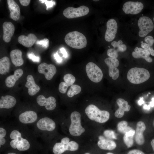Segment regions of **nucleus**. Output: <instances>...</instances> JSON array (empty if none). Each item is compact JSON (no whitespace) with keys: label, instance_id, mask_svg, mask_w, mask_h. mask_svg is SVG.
Returning a JSON list of instances; mask_svg holds the SVG:
<instances>
[{"label":"nucleus","instance_id":"obj_42","mask_svg":"<svg viewBox=\"0 0 154 154\" xmlns=\"http://www.w3.org/2000/svg\"><path fill=\"white\" fill-rule=\"evenodd\" d=\"M144 40L147 44L151 46H152L154 42V39L151 36L146 37L144 39Z\"/></svg>","mask_w":154,"mask_h":154},{"label":"nucleus","instance_id":"obj_52","mask_svg":"<svg viewBox=\"0 0 154 154\" xmlns=\"http://www.w3.org/2000/svg\"><path fill=\"white\" fill-rule=\"evenodd\" d=\"M98 138L99 140H102L105 139L104 137L102 136H99Z\"/></svg>","mask_w":154,"mask_h":154},{"label":"nucleus","instance_id":"obj_38","mask_svg":"<svg viewBox=\"0 0 154 154\" xmlns=\"http://www.w3.org/2000/svg\"><path fill=\"white\" fill-rule=\"evenodd\" d=\"M141 46L143 49L149 51L151 55L154 56V50L153 49L152 46L144 42L141 44Z\"/></svg>","mask_w":154,"mask_h":154},{"label":"nucleus","instance_id":"obj_44","mask_svg":"<svg viewBox=\"0 0 154 154\" xmlns=\"http://www.w3.org/2000/svg\"><path fill=\"white\" fill-rule=\"evenodd\" d=\"M19 2L23 6H26L28 5L31 1L30 0H20Z\"/></svg>","mask_w":154,"mask_h":154},{"label":"nucleus","instance_id":"obj_37","mask_svg":"<svg viewBox=\"0 0 154 154\" xmlns=\"http://www.w3.org/2000/svg\"><path fill=\"white\" fill-rule=\"evenodd\" d=\"M68 86L65 82H61L59 85V90L61 93L64 94L66 92Z\"/></svg>","mask_w":154,"mask_h":154},{"label":"nucleus","instance_id":"obj_28","mask_svg":"<svg viewBox=\"0 0 154 154\" xmlns=\"http://www.w3.org/2000/svg\"><path fill=\"white\" fill-rule=\"evenodd\" d=\"M10 60L7 56H4L0 59V73L4 74L8 72L10 66Z\"/></svg>","mask_w":154,"mask_h":154},{"label":"nucleus","instance_id":"obj_32","mask_svg":"<svg viewBox=\"0 0 154 154\" xmlns=\"http://www.w3.org/2000/svg\"><path fill=\"white\" fill-rule=\"evenodd\" d=\"M63 79L65 82L68 86L73 85L76 80L75 77L70 74H68L64 75Z\"/></svg>","mask_w":154,"mask_h":154},{"label":"nucleus","instance_id":"obj_49","mask_svg":"<svg viewBox=\"0 0 154 154\" xmlns=\"http://www.w3.org/2000/svg\"><path fill=\"white\" fill-rule=\"evenodd\" d=\"M151 144L153 150L154 151V139L151 140Z\"/></svg>","mask_w":154,"mask_h":154},{"label":"nucleus","instance_id":"obj_34","mask_svg":"<svg viewBox=\"0 0 154 154\" xmlns=\"http://www.w3.org/2000/svg\"><path fill=\"white\" fill-rule=\"evenodd\" d=\"M133 136H130L124 134L123 137V142L128 148L132 147L133 144Z\"/></svg>","mask_w":154,"mask_h":154},{"label":"nucleus","instance_id":"obj_21","mask_svg":"<svg viewBox=\"0 0 154 154\" xmlns=\"http://www.w3.org/2000/svg\"><path fill=\"white\" fill-rule=\"evenodd\" d=\"M37 38L33 34L30 33L28 36L21 35L17 38L18 42L23 45L27 47H31L36 42Z\"/></svg>","mask_w":154,"mask_h":154},{"label":"nucleus","instance_id":"obj_40","mask_svg":"<svg viewBox=\"0 0 154 154\" xmlns=\"http://www.w3.org/2000/svg\"><path fill=\"white\" fill-rule=\"evenodd\" d=\"M39 1L42 3H45L46 7V9L52 7L55 5V2L54 1L51 0H40Z\"/></svg>","mask_w":154,"mask_h":154},{"label":"nucleus","instance_id":"obj_8","mask_svg":"<svg viewBox=\"0 0 154 154\" xmlns=\"http://www.w3.org/2000/svg\"><path fill=\"white\" fill-rule=\"evenodd\" d=\"M89 11V8L84 5L77 8L69 7L63 11L64 15L68 19L80 17L87 15Z\"/></svg>","mask_w":154,"mask_h":154},{"label":"nucleus","instance_id":"obj_16","mask_svg":"<svg viewBox=\"0 0 154 154\" xmlns=\"http://www.w3.org/2000/svg\"><path fill=\"white\" fill-rule=\"evenodd\" d=\"M18 120L23 124H31L37 121L38 119L37 114L31 110L25 111L21 113L18 116Z\"/></svg>","mask_w":154,"mask_h":154},{"label":"nucleus","instance_id":"obj_45","mask_svg":"<svg viewBox=\"0 0 154 154\" xmlns=\"http://www.w3.org/2000/svg\"><path fill=\"white\" fill-rule=\"evenodd\" d=\"M54 57L57 62L60 63L62 62V58L60 57L57 52L54 54Z\"/></svg>","mask_w":154,"mask_h":154},{"label":"nucleus","instance_id":"obj_5","mask_svg":"<svg viewBox=\"0 0 154 154\" xmlns=\"http://www.w3.org/2000/svg\"><path fill=\"white\" fill-rule=\"evenodd\" d=\"M70 118L71 123L69 127L70 133L74 136H80L85 131L81 125V114L78 112L74 111L71 114Z\"/></svg>","mask_w":154,"mask_h":154},{"label":"nucleus","instance_id":"obj_17","mask_svg":"<svg viewBox=\"0 0 154 154\" xmlns=\"http://www.w3.org/2000/svg\"><path fill=\"white\" fill-rule=\"evenodd\" d=\"M146 128L145 125L143 122L139 121L137 123L134 137L135 141L138 145H142L145 142L143 133Z\"/></svg>","mask_w":154,"mask_h":154},{"label":"nucleus","instance_id":"obj_29","mask_svg":"<svg viewBox=\"0 0 154 154\" xmlns=\"http://www.w3.org/2000/svg\"><path fill=\"white\" fill-rule=\"evenodd\" d=\"M117 129L119 132L125 134L132 129L130 127L128 126V123L127 121H122L118 123Z\"/></svg>","mask_w":154,"mask_h":154},{"label":"nucleus","instance_id":"obj_25","mask_svg":"<svg viewBox=\"0 0 154 154\" xmlns=\"http://www.w3.org/2000/svg\"><path fill=\"white\" fill-rule=\"evenodd\" d=\"M22 51L19 49H14L10 53V57L13 64L15 66L22 65L24 63V60L22 57Z\"/></svg>","mask_w":154,"mask_h":154},{"label":"nucleus","instance_id":"obj_12","mask_svg":"<svg viewBox=\"0 0 154 154\" xmlns=\"http://www.w3.org/2000/svg\"><path fill=\"white\" fill-rule=\"evenodd\" d=\"M105 63L109 67V76L114 80H116L119 76V70L117 67L119 65V61L116 58L108 57L104 60Z\"/></svg>","mask_w":154,"mask_h":154},{"label":"nucleus","instance_id":"obj_13","mask_svg":"<svg viewBox=\"0 0 154 154\" xmlns=\"http://www.w3.org/2000/svg\"><path fill=\"white\" fill-rule=\"evenodd\" d=\"M106 30L104 38L108 42H111L115 38L117 29V25L116 21L114 19L109 20L106 23Z\"/></svg>","mask_w":154,"mask_h":154},{"label":"nucleus","instance_id":"obj_47","mask_svg":"<svg viewBox=\"0 0 154 154\" xmlns=\"http://www.w3.org/2000/svg\"><path fill=\"white\" fill-rule=\"evenodd\" d=\"M70 139L68 138L65 137L61 139L60 142L64 144H66L68 143Z\"/></svg>","mask_w":154,"mask_h":154},{"label":"nucleus","instance_id":"obj_51","mask_svg":"<svg viewBox=\"0 0 154 154\" xmlns=\"http://www.w3.org/2000/svg\"><path fill=\"white\" fill-rule=\"evenodd\" d=\"M143 108L145 109L146 110H149L150 108V106H147L146 105H145L143 106Z\"/></svg>","mask_w":154,"mask_h":154},{"label":"nucleus","instance_id":"obj_27","mask_svg":"<svg viewBox=\"0 0 154 154\" xmlns=\"http://www.w3.org/2000/svg\"><path fill=\"white\" fill-rule=\"evenodd\" d=\"M97 144L100 148L104 150H112L116 147V143L114 141L105 139L99 140Z\"/></svg>","mask_w":154,"mask_h":154},{"label":"nucleus","instance_id":"obj_2","mask_svg":"<svg viewBox=\"0 0 154 154\" xmlns=\"http://www.w3.org/2000/svg\"><path fill=\"white\" fill-rule=\"evenodd\" d=\"M64 40L68 45L77 49L85 47L87 44L85 36L82 33L76 31L67 33L65 37Z\"/></svg>","mask_w":154,"mask_h":154},{"label":"nucleus","instance_id":"obj_4","mask_svg":"<svg viewBox=\"0 0 154 154\" xmlns=\"http://www.w3.org/2000/svg\"><path fill=\"white\" fill-rule=\"evenodd\" d=\"M150 76V73L147 69L143 68L134 67L128 71L127 78L131 83L138 84L147 80Z\"/></svg>","mask_w":154,"mask_h":154},{"label":"nucleus","instance_id":"obj_14","mask_svg":"<svg viewBox=\"0 0 154 154\" xmlns=\"http://www.w3.org/2000/svg\"><path fill=\"white\" fill-rule=\"evenodd\" d=\"M38 70L39 73L43 74L48 80L52 79L56 72V67L54 65L45 62L41 63L38 66Z\"/></svg>","mask_w":154,"mask_h":154},{"label":"nucleus","instance_id":"obj_7","mask_svg":"<svg viewBox=\"0 0 154 154\" xmlns=\"http://www.w3.org/2000/svg\"><path fill=\"white\" fill-rule=\"evenodd\" d=\"M138 25L139 29L138 35L141 37H145L151 32L154 28L152 20L147 16H142L139 19Z\"/></svg>","mask_w":154,"mask_h":154},{"label":"nucleus","instance_id":"obj_48","mask_svg":"<svg viewBox=\"0 0 154 154\" xmlns=\"http://www.w3.org/2000/svg\"><path fill=\"white\" fill-rule=\"evenodd\" d=\"M149 106L152 107L154 106V98L152 99V101L150 102Z\"/></svg>","mask_w":154,"mask_h":154},{"label":"nucleus","instance_id":"obj_33","mask_svg":"<svg viewBox=\"0 0 154 154\" xmlns=\"http://www.w3.org/2000/svg\"><path fill=\"white\" fill-rule=\"evenodd\" d=\"M7 132L6 129L2 127H0V147L5 144L6 142Z\"/></svg>","mask_w":154,"mask_h":154},{"label":"nucleus","instance_id":"obj_31","mask_svg":"<svg viewBox=\"0 0 154 154\" xmlns=\"http://www.w3.org/2000/svg\"><path fill=\"white\" fill-rule=\"evenodd\" d=\"M111 44L118 52H123L127 49L126 45L123 44V42L121 40L118 41H114L111 43Z\"/></svg>","mask_w":154,"mask_h":154},{"label":"nucleus","instance_id":"obj_56","mask_svg":"<svg viewBox=\"0 0 154 154\" xmlns=\"http://www.w3.org/2000/svg\"><path fill=\"white\" fill-rule=\"evenodd\" d=\"M84 154H90L89 153H85Z\"/></svg>","mask_w":154,"mask_h":154},{"label":"nucleus","instance_id":"obj_54","mask_svg":"<svg viewBox=\"0 0 154 154\" xmlns=\"http://www.w3.org/2000/svg\"><path fill=\"white\" fill-rule=\"evenodd\" d=\"M106 154H114L112 153L109 152V153H107Z\"/></svg>","mask_w":154,"mask_h":154},{"label":"nucleus","instance_id":"obj_53","mask_svg":"<svg viewBox=\"0 0 154 154\" xmlns=\"http://www.w3.org/2000/svg\"><path fill=\"white\" fill-rule=\"evenodd\" d=\"M7 154H17L13 152H10L8 153Z\"/></svg>","mask_w":154,"mask_h":154},{"label":"nucleus","instance_id":"obj_6","mask_svg":"<svg viewBox=\"0 0 154 154\" xmlns=\"http://www.w3.org/2000/svg\"><path fill=\"white\" fill-rule=\"evenodd\" d=\"M86 71L88 78L92 81L98 83L102 80L103 76L102 72L94 63H88L86 66Z\"/></svg>","mask_w":154,"mask_h":154},{"label":"nucleus","instance_id":"obj_58","mask_svg":"<svg viewBox=\"0 0 154 154\" xmlns=\"http://www.w3.org/2000/svg\"><path fill=\"white\" fill-rule=\"evenodd\" d=\"M153 21H154V17L153 18Z\"/></svg>","mask_w":154,"mask_h":154},{"label":"nucleus","instance_id":"obj_23","mask_svg":"<svg viewBox=\"0 0 154 154\" xmlns=\"http://www.w3.org/2000/svg\"><path fill=\"white\" fill-rule=\"evenodd\" d=\"M27 82L25 86L28 88V92L31 96L36 94L40 90V87L35 82L33 77L31 75H28L27 78Z\"/></svg>","mask_w":154,"mask_h":154},{"label":"nucleus","instance_id":"obj_9","mask_svg":"<svg viewBox=\"0 0 154 154\" xmlns=\"http://www.w3.org/2000/svg\"><path fill=\"white\" fill-rule=\"evenodd\" d=\"M78 143L74 141H70L66 144H64L61 142H58L54 144L52 150L54 154H61L67 150L76 151L78 149Z\"/></svg>","mask_w":154,"mask_h":154},{"label":"nucleus","instance_id":"obj_50","mask_svg":"<svg viewBox=\"0 0 154 154\" xmlns=\"http://www.w3.org/2000/svg\"><path fill=\"white\" fill-rule=\"evenodd\" d=\"M144 102L143 101V99L141 98L138 101V104L139 105H141Z\"/></svg>","mask_w":154,"mask_h":154},{"label":"nucleus","instance_id":"obj_46","mask_svg":"<svg viewBox=\"0 0 154 154\" xmlns=\"http://www.w3.org/2000/svg\"><path fill=\"white\" fill-rule=\"evenodd\" d=\"M61 52L63 54V56L65 58H66L68 57V54L65 50L64 47L61 48L60 49Z\"/></svg>","mask_w":154,"mask_h":154},{"label":"nucleus","instance_id":"obj_24","mask_svg":"<svg viewBox=\"0 0 154 154\" xmlns=\"http://www.w3.org/2000/svg\"><path fill=\"white\" fill-rule=\"evenodd\" d=\"M150 54L148 50L141 48L136 47L134 49V51L132 52L133 56L136 58H142L147 61L151 62L152 61V58L149 56Z\"/></svg>","mask_w":154,"mask_h":154},{"label":"nucleus","instance_id":"obj_15","mask_svg":"<svg viewBox=\"0 0 154 154\" xmlns=\"http://www.w3.org/2000/svg\"><path fill=\"white\" fill-rule=\"evenodd\" d=\"M37 102L40 106H45L48 111L54 110L56 107V100L53 97L50 96L46 98L43 95H40L37 96Z\"/></svg>","mask_w":154,"mask_h":154},{"label":"nucleus","instance_id":"obj_41","mask_svg":"<svg viewBox=\"0 0 154 154\" xmlns=\"http://www.w3.org/2000/svg\"><path fill=\"white\" fill-rule=\"evenodd\" d=\"M28 58L34 62H39L40 61V58L39 56H36L33 52L28 54Z\"/></svg>","mask_w":154,"mask_h":154},{"label":"nucleus","instance_id":"obj_1","mask_svg":"<svg viewBox=\"0 0 154 154\" xmlns=\"http://www.w3.org/2000/svg\"><path fill=\"white\" fill-rule=\"evenodd\" d=\"M9 137L10 145L13 149L23 151L28 150L30 147L29 141L23 137L22 133L17 129H14L11 131Z\"/></svg>","mask_w":154,"mask_h":154},{"label":"nucleus","instance_id":"obj_22","mask_svg":"<svg viewBox=\"0 0 154 154\" xmlns=\"http://www.w3.org/2000/svg\"><path fill=\"white\" fill-rule=\"evenodd\" d=\"M16 103L14 97L9 95L2 96L0 99V108L9 109L13 107Z\"/></svg>","mask_w":154,"mask_h":154},{"label":"nucleus","instance_id":"obj_19","mask_svg":"<svg viewBox=\"0 0 154 154\" xmlns=\"http://www.w3.org/2000/svg\"><path fill=\"white\" fill-rule=\"evenodd\" d=\"M116 102L119 108L116 111L114 115L117 118H121L124 116L125 112H128L130 110L131 106L128 104L127 101L121 98L118 99Z\"/></svg>","mask_w":154,"mask_h":154},{"label":"nucleus","instance_id":"obj_36","mask_svg":"<svg viewBox=\"0 0 154 154\" xmlns=\"http://www.w3.org/2000/svg\"><path fill=\"white\" fill-rule=\"evenodd\" d=\"M118 52L114 48H110L107 51V54L110 57L116 58L118 56Z\"/></svg>","mask_w":154,"mask_h":154},{"label":"nucleus","instance_id":"obj_3","mask_svg":"<svg viewBox=\"0 0 154 154\" xmlns=\"http://www.w3.org/2000/svg\"><path fill=\"white\" fill-rule=\"evenodd\" d=\"M85 112L89 119L100 123L106 122L110 118L108 111L101 110L93 104L88 105L85 109Z\"/></svg>","mask_w":154,"mask_h":154},{"label":"nucleus","instance_id":"obj_20","mask_svg":"<svg viewBox=\"0 0 154 154\" xmlns=\"http://www.w3.org/2000/svg\"><path fill=\"white\" fill-rule=\"evenodd\" d=\"M7 3L10 12V17L14 21L18 20L20 15V10L19 6L13 0H8Z\"/></svg>","mask_w":154,"mask_h":154},{"label":"nucleus","instance_id":"obj_10","mask_svg":"<svg viewBox=\"0 0 154 154\" xmlns=\"http://www.w3.org/2000/svg\"><path fill=\"white\" fill-rule=\"evenodd\" d=\"M36 127L38 130L42 132L52 131L55 129L56 124L51 119L44 117L39 119L37 121Z\"/></svg>","mask_w":154,"mask_h":154},{"label":"nucleus","instance_id":"obj_18","mask_svg":"<svg viewBox=\"0 0 154 154\" xmlns=\"http://www.w3.org/2000/svg\"><path fill=\"white\" fill-rule=\"evenodd\" d=\"M3 38L5 42H9L13 37L15 31L14 25L11 22L6 21L3 25Z\"/></svg>","mask_w":154,"mask_h":154},{"label":"nucleus","instance_id":"obj_11","mask_svg":"<svg viewBox=\"0 0 154 154\" xmlns=\"http://www.w3.org/2000/svg\"><path fill=\"white\" fill-rule=\"evenodd\" d=\"M143 7V5L141 2L128 1L123 4L122 10L125 14L135 15L139 13Z\"/></svg>","mask_w":154,"mask_h":154},{"label":"nucleus","instance_id":"obj_55","mask_svg":"<svg viewBox=\"0 0 154 154\" xmlns=\"http://www.w3.org/2000/svg\"><path fill=\"white\" fill-rule=\"evenodd\" d=\"M93 1H98L99 0H93Z\"/></svg>","mask_w":154,"mask_h":154},{"label":"nucleus","instance_id":"obj_57","mask_svg":"<svg viewBox=\"0 0 154 154\" xmlns=\"http://www.w3.org/2000/svg\"><path fill=\"white\" fill-rule=\"evenodd\" d=\"M153 126H154V120L153 122Z\"/></svg>","mask_w":154,"mask_h":154},{"label":"nucleus","instance_id":"obj_43","mask_svg":"<svg viewBox=\"0 0 154 154\" xmlns=\"http://www.w3.org/2000/svg\"><path fill=\"white\" fill-rule=\"evenodd\" d=\"M127 154H145L142 151L137 149H134L129 151Z\"/></svg>","mask_w":154,"mask_h":154},{"label":"nucleus","instance_id":"obj_26","mask_svg":"<svg viewBox=\"0 0 154 154\" xmlns=\"http://www.w3.org/2000/svg\"><path fill=\"white\" fill-rule=\"evenodd\" d=\"M23 71L21 69L16 70L13 75H10L8 76L5 80V84L8 87H13L15 84L16 82L23 75Z\"/></svg>","mask_w":154,"mask_h":154},{"label":"nucleus","instance_id":"obj_39","mask_svg":"<svg viewBox=\"0 0 154 154\" xmlns=\"http://www.w3.org/2000/svg\"><path fill=\"white\" fill-rule=\"evenodd\" d=\"M49 40L46 38H44L42 40H38L37 41L36 44H39L42 46V47L46 48L49 46Z\"/></svg>","mask_w":154,"mask_h":154},{"label":"nucleus","instance_id":"obj_30","mask_svg":"<svg viewBox=\"0 0 154 154\" xmlns=\"http://www.w3.org/2000/svg\"><path fill=\"white\" fill-rule=\"evenodd\" d=\"M81 90L80 86L76 84H73L70 86L68 91L67 94L69 97H72L74 95L79 94Z\"/></svg>","mask_w":154,"mask_h":154},{"label":"nucleus","instance_id":"obj_35","mask_svg":"<svg viewBox=\"0 0 154 154\" xmlns=\"http://www.w3.org/2000/svg\"><path fill=\"white\" fill-rule=\"evenodd\" d=\"M103 134L104 136L108 139H117L114 132L112 130H106L104 131Z\"/></svg>","mask_w":154,"mask_h":154}]
</instances>
